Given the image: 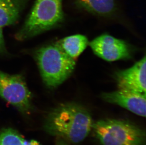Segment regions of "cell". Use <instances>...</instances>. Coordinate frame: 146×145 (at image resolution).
Wrapping results in <instances>:
<instances>
[{
    "label": "cell",
    "mask_w": 146,
    "mask_h": 145,
    "mask_svg": "<svg viewBox=\"0 0 146 145\" xmlns=\"http://www.w3.org/2000/svg\"><path fill=\"white\" fill-rule=\"evenodd\" d=\"M56 44L67 55L75 60L87 48L88 41L85 36L75 34L65 37Z\"/></svg>",
    "instance_id": "10"
},
{
    "label": "cell",
    "mask_w": 146,
    "mask_h": 145,
    "mask_svg": "<svg viewBox=\"0 0 146 145\" xmlns=\"http://www.w3.org/2000/svg\"><path fill=\"white\" fill-rule=\"evenodd\" d=\"M0 97L22 113L29 114L32 110L31 93L20 74L0 71Z\"/></svg>",
    "instance_id": "5"
},
{
    "label": "cell",
    "mask_w": 146,
    "mask_h": 145,
    "mask_svg": "<svg viewBox=\"0 0 146 145\" xmlns=\"http://www.w3.org/2000/svg\"><path fill=\"white\" fill-rule=\"evenodd\" d=\"M63 0H37L21 29L16 34L20 41L31 38L58 26L64 19Z\"/></svg>",
    "instance_id": "3"
},
{
    "label": "cell",
    "mask_w": 146,
    "mask_h": 145,
    "mask_svg": "<svg viewBox=\"0 0 146 145\" xmlns=\"http://www.w3.org/2000/svg\"><path fill=\"white\" fill-rule=\"evenodd\" d=\"M93 125L91 115L85 108L70 103L61 105L49 113L44 129L51 135L76 144L87 138Z\"/></svg>",
    "instance_id": "1"
},
{
    "label": "cell",
    "mask_w": 146,
    "mask_h": 145,
    "mask_svg": "<svg viewBox=\"0 0 146 145\" xmlns=\"http://www.w3.org/2000/svg\"><path fill=\"white\" fill-rule=\"evenodd\" d=\"M21 11V3L19 0H0V27L15 23Z\"/></svg>",
    "instance_id": "11"
},
{
    "label": "cell",
    "mask_w": 146,
    "mask_h": 145,
    "mask_svg": "<svg viewBox=\"0 0 146 145\" xmlns=\"http://www.w3.org/2000/svg\"><path fill=\"white\" fill-rule=\"evenodd\" d=\"M56 145H68V144L64 139L59 138L57 140Z\"/></svg>",
    "instance_id": "15"
},
{
    "label": "cell",
    "mask_w": 146,
    "mask_h": 145,
    "mask_svg": "<svg viewBox=\"0 0 146 145\" xmlns=\"http://www.w3.org/2000/svg\"><path fill=\"white\" fill-rule=\"evenodd\" d=\"M119 90L146 94V57L129 69L115 73Z\"/></svg>",
    "instance_id": "7"
},
{
    "label": "cell",
    "mask_w": 146,
    "mask_h": 145,
    "mask_svg": "<svg viewBox=\"0 0 146 145\" xmlns=\"http://www.w3.org/2000/svg\"><path fill=\"white\" fill-rule=\"evenodd\" d=\"M102 98L106 102L120 105L137 115L146 116V94L119 89L103 93Z\"/></svg>",
    "instance_id": "8"
},
{
    "label": "cell",
    "mask_w": 146,
    "mask_h": 145,
    "mask_svg": "<svg viewBox=\"0 0 146 145\" xmlns=\"http://www.w3.org/2000/svg\"><path fill=\"white\" fill-rule=\"evenodd\" d=\"M80 8L92 14L101 16H109L118 10L116 0H74Z\"/></svg>",
    "instance_id": "9"
},
{
    "label": "cell",
    "mask_w": 146,
    "mask_h": 145,
    "mask_svg": "<svg viewBox=\"0 0 146 145\" xmlns=\"http://www.w3.org/2000/svg\"><path fill=\"white\" fill-rule=\"evenodd\" d=\"M35 57L43 82L51 89L67 79L76 65L75 60L67 55L57 44L40 48L36 51Z\"/></svg>",
    "instance_id": "2"
},
{
    "label": "cell",
    "mask_w": 146,
    "mask_h": 145,
    "mask_svg": "<svg viewBox=\"0 0 146 145\" xmlns=\"http://www.w3.org/2000/svg\"><path fill=\"white\" fill-rule=\"evenodd\" d=\"M6 51L4 38L3 35L2 28L0 27V53H3Z\"/></svg>",
    "instance_id": "13"
},
{
    "label": "cell",
    "mask_w": 146,
    "mask_h": 145,
    "mask_svg": "<svg viewBox=\"0 0 146 145\" xmlns=\"http://www.w3.org/2000/svg\"><path fill=\"white\" fill-rule=\"evenodd\" d=\"M89 44L96 55L108 61L128 59L131 55L128 44L109 34L99 36Z\"/></svg>",
    "instance_id": "6"
},
{
    "label": "cell",
    "mask_w": 146,
    "mask_h": 145,
    "mask_svg": "<svg viewBox=\"0 0 146 145\" xmlns=\"http://www.w3.org/2000/svg\"><path fill=\"white\" fill-rule=\"evenodd\" d=\"M23 145H41L40 143L35 140H23Z\"/></svg>",
    "instance_id": "14"
},
{
    "label": "cell",
    "mask_w": 146,
    "mask_h": 145,
    "mask_svg": "<svg viewBox=\"0 0 146 145\" xmlns=\"http://www.w3.org/2000/svg\"><path fill=\"white\" fill-rule=\"evenodd\" d=\"M92 129L102 145H145L144 130L125 121L104 119L93 123Z\"/></svg>",
    "instance_id": "4"
},
{
    "label": "cell",
    "mask_w": 146,
    "mask_h": 145,
    "mask_svg": "<svg viewBox=\"0 0 146 145\" xmlns=\"http://www.w3.org/2000/svg\"><path fill=\"white\" fill-rule=\"evenodd\" d=\"M23 138L17 130L11 128L0 131V145H23Z\"/></svg>",
    "instance_id": "12"
}]
</instances>
